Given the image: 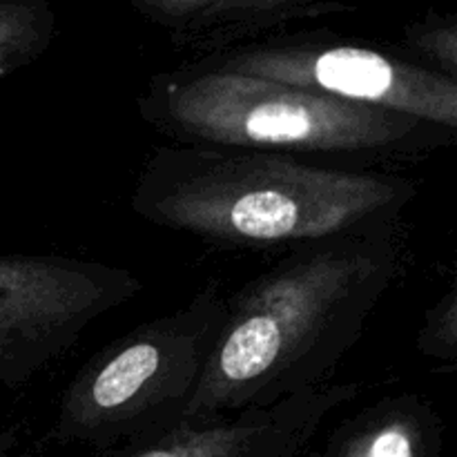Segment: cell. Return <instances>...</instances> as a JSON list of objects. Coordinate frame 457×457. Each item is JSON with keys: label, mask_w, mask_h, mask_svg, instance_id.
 Masks as SVG:
<instances>
[{"label": "cell", "mask_w": 457, "mask_h": 457, "mask_svg": "<svg viewBox=\"0 0 457 457\" xmlns=\"http://www.w3.org/2000/svg\"><path fill=\"white\" fill-rule=\"evenodd\" d=\"M143 123L177 145L286 156L422 159L455 132L395 112L353 105L235 71H172L137 98Z\"/></svg>", "instance_id": "obj_3"}, {"label": "cell", "mask_w": 457, "mask_h": 457, "mask_svg": "<svg viewBox=\"0 0 457 457\" xmlns=\"http://www.w3.org/2000/svg\"><path fill=\"white\" fill-rule=\"evenodd\" d=\"M402 263L397 230L286 250L228 297L183 424L266 409L333 382Z\"/></svg>", "instance_id": "obj_1"}, {"label": "cell", "mask_w": 457, "mask_h": 457, "mask_svg": "<svg viewBox=\"0 0 457 457\" xmlns=\"http://www.w3.org/2000/svg\"><path fill=\"white\" fill-rule=\"evenodd\" d=\"M36 38L25 34V27L16 21L0 18V74H7L21 62L29 61V52H34Z\"/></svg>", "instance_id": "obj_10"}, {"label": "cell", "mask_w": 457, "mask_h": 457, "mask_svg": "<svg viewBox=\"0 0 457 457\" xmlns=\"http://www.w3.org/2000/svg\"><path fill=\"white\" fill-rule=\"evenodd\" d=\"M415 196L418 183L402 174L174 143L145 159L132 210L152 226L223 250H293L397 230Z\"/></svg>", "instance_id": "obj_2"}, {"label": "cell", "mask_w": 457, "mask_h": 457, "mask_svg": "<svg viewBox=\"0 0 457 457\" xmlns=\"http://www.w3.org/2000/svg\"><path fill=\"white\" fill-rule=\"evenodd\" d=\"M418 348L428 360L453 366L457 360V290L451 286L427 312L418 333Z\"/></svg>", "instance_id": "obj_9"}, {"label": "cell", "mask_w": 457, "mask_h": 457, "mask_svg": "<svg viewBox=\"0 0 457 457\" xmlns=\"http://www.w3.org/2000/svg\"><path fill=\"white\" fill-rule=\"evenodd\" d=\"M445 424L418 393H393L337 424L321 457H442Z\"/></svg>", "instance_id": "obj_8"}, {"label": "cell", "mask_w": 457, "mask_h": 457, "mask_svg": "<svg viewBox=\"0 0 457 457\" xmlns=\"http://www.w3.org/2000/svg\"><path fill=\"white\" fill-rule=\"evenodd\" d=\"M226 302L221 286L210 284L181 308L103 348L65 386L49 437L112 457L183 427Z\"/></svg>", "instance_id": "obj_4"}, {"label": "cell", "mask_w": 457, "mask_h": 457, "mask_svg": "<svg viewBox=\"0 0 457 457\" xmlns=\"http://www.w3.org/2000/svg\"><path fill=\"white\" fill-rule=\"evenodd\" d=\"M223 71L277 80L320 96L457 129L453 76L400 65L373 49L342 45L308 54H253L232 61Z\"/></svg>", "instance_id": "obj_6"}, {"label": "cell", "mask_w": 457, "mask_h": 457, "mask_svg": "<svg viewBox=\"0 0 457 457\" xmlns=\"http://www.w3.org/2000/svg\"><path fill=\"white\" fill-rule=\"evenodd\" d=\"M360 395V384H326L266 409L183 424L112 457H303L321 427Z\"/></svg>", "instance_id": "obj_7"}, {"label": "cell", "mask_w": 457, "mask_h": 457, "mask_svg": "<svg viewBox=\"0 0 457 457\" xmlns=\"http://www.w3.org/2000/svg\"><path fill=\"white\" fill-rule=\"evenodd\" d=\"M143 290L128 268L61 254L0 257V379L21 386L70 351L98 317Z\"/></svg>", "instance_id": "obj_5"}]
</instances>
